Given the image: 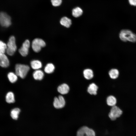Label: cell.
<instances>
[{"label": "cell", "instance_id": "cell-19", "mask_svg": "<svg viewBox=\"0 0 136 136\" xmlns=\"http://www.w3.org/2000/svg\"><path fill=\"white\" fill-rule=\"evenodd\" d=\"M6 99V102L9 103H13L15 102L14 95L11 92H8L7 94Z\"/></svg>", "mask_w": 136, "mask_h": 136}, {"label": "cell", "instance_id": "cell-11", "mask_svg": "<svg viewBox=\"0 0 136 136\" xmlns=\"http://www.w3.org/2000/svg\"><path fill=\"white\" fill-rule=\"evenodd\" d=\"M70 89L69 86L66 84H63L59 85L57 88L58 92L62 94H67Z\"/></svg>", "mask_w": 136, "mask_h": 136}, {"label": "cell", "instance_id": "cell-4", "mask_svg": "<svg viewBox=\"0 0 136 136\" xmlns=\"http://www.w3.org/2000/svg\"><path fill=\"white\" fill-rule=\"evenodd\" d=\"M122 113V110L119 107L115 105L112 107L108 116L111 120L114 121L120 117Z\"/></svg>", "mask_w": 136, "mask_h": 136}, {"label": "cell", "instance_id": "cell-8", "mask_svg": "<svg viewBox=\"0 0 136 136\" xmlns=\"http://www.w3.org/2000/svg\"><path fill=\"white\" fill-rule=\"evenodd\" d=\"M65 105L64 98L61 95H59L58 97H55L54 99L53 105L56 109L61 108L63 107Z\"/></svg>", "mask_w": 136, "mask_h": 136}, {"label": "cell", "instance_id": "cell-3", "mask_svg": "<svg viewBox=\"0 0 136 136\" xmlns=\"http://www.w3.org/2000/svg\"><path fill=\"white\" fill-rule=\"evenodd\" d=\"M7 46L6 50L7 53L10 56L13 55L17 49L15 38L14 36H12L10 37Z\"/></svg>", "mask_w": 136, "mask_h": 136}, {"label": "cell", "instance_id": "cell-2", "mask_svg": "<svg viewBox=\"0 0 136 136\" xmlns=\"http://www.w3.org/2000/svg\"><path fill=\"white\" fill-rule=\"evenodd\" d=\"M30 68L27 65L17 64L15 66L16 74L22 78H24L29 71Z\"/></svg>", "mask_w": 136, "mask_h": 136}, {"label": "cell", "instance_id": "cell-26", "mask_svg": "<svg viewBox=\"0 0 136 136\" xmlns=\"http://www.w3.org/2000/svg\"><path fill=\"white\" fill-rule=\"evenodd\" d=\"M129 4L131 6H136V0H128Z\"/></svg>", "mask_w": 136, "mask_h": 136}, {"label": "cell", "instance_id": "cell-25", "mask_svg": "<svg viewBox=\"0 0 136 136\" xmlns=\"http://www.w3.org/2000/svg\"><path fill=\"white\" fill-rule=\"evenodd\" d=\"M52 5L56 7L60 6L61 4L62 0H51Z\"/></svg>", "mask_w": 136, "mask_h": 136}, {"label": "cell", "instance_id": "cell-15", "mask_svg": "<svg viewBox=\"0 0 136 136\" xmlns=\"http://www.w3.org/2000/svg\"><path fill=\"white\" fill-rule=\"evenodd\" d=\"M43 72L40 70H36L34 72L33 76L34 79L36 80H41L44 76Z\"/></svg>", "mask_w": 136, "mask_h": 136}, {"label": "cell", "instance_id": "cell-18", "mask_svg": "<svg viewBox=\"0 0 136 136\" xmlns=\"http://www.w3.org/2000/svg\"><path fill=\"white\" fill-rule=\"evenodd\" d=\"M84 77L87 80L92 79L93 76V72L90 69H86L83 72Z\"/></svg>", "mask_w": 136, "mask_h": 136}, {"label": "cell", "instance_id": "cell-7", "mask_svg": "<svg viewBox=\"0 0 136 136\" xmlns=\"http://www.w3.org/2000/svg\"><path fill=\"white\" fill-rule=\"evenodd\" d=\"M77 136H95V133L92 129L84 126L80 128L78 131Z\"/></svg>", "mask_w": 136, "mask_h": 136}, {"label": "cell", "instance_id": "cell-21", "mask_svg": "<svg viewBox=\"0 0 136 136\" xmlns=\"http://www.w3.org/2000/svg\"><path fill=\"white\" fill-rule=\"evenodd\" d=\"M20 111V109L18 108L13 109L11 112V117L14 119H17Z\"/></svg>", "mask_w": 136, "mask_h": 136}, {"label": "cell", "instance_id": "cell-23", "mask_svg": "<svg viewBox=\"0 0 136 136\" xmlns=\"http://www.w3.org/2000/svg\"><path fill=\"white\" fill-rule=\"evenodd\" d=\"M17 75L13 72L9 73L8 75V77L9 81L11 83H14L17 79Z\"/></svg>", "mask_w": 136, "mask_h": 136}, {"label": "cell", "instance_id": "cell-5", "mask_svg": "<svg viewBox=\"0 0 136 136\" xmlns=\"http://www.w3.org/2000/svg\"><path fill=\"white\" fill-rule=\"evenodd\" d=\"M46 43L42 39L39 38L35 39L32 41L31 44L32 48L36 52H39L42 48L45 46Z\"/></svg>", "mask_w": 136, "mask_h": 136}, {"label": "cell", "instance_id": "cell-16", "mask_svg": "<svg viewBox=\"0 0 136 136\" xmlns=\"http://www.w3.org/2000/svg\"><path fill=\"white\" fill-rule=\"evenodd\" d=\"M109 74L110 77L111 79H115L118 77L119 72L117 69H112L109 71Z\"/></svg>", "mask_w": 136, "mask_h": 136}, {"label": "cell", "instance_id": "cell-14", "mask_svg": "<svg viewBox=\"0 0 136 136\" xmlns=\"http://www.w3.org/2000/svg\"><path fill=\"white\" fill-rule=\"evenodd\" d=\"M60 23L62 25L66 27L69 28L72 24V21L70 19L66 17H64L61 19Z\"/></svg>", "mask_w": 136, "mask_h": 136}, {"label": "cell", "instance_id": "cell-12", "mask_svg": "<svg viewBox=\"0 0 136 136\" xmlns=\"http://www.w3.org/2000/svg\"><path fill=\"white\" fill-rule=\"evenodd\" d=\"M98 87L95 83H92L90 84L87 89L88 92L90 94L96 95L97 93Z\"/></svg>", "mask_w": 136, "mask_h": 136}, {"label": "cell", "instance_id": "cell-22", "mask_svg": "<svg viewBox=\"0 0 136 136\" xmlns=\"http://www.w3.org/2000/svg\"><path fill=\"white\" fill-rule=\"evenodd\" d=\"M55 69L54 65L52 63L47 64L44 68L45 72L48 74H50L53 73Z\"/></svg>", "mask_w": 136, "mask_h": 136}, {"label": "cell", "instance_id": "cell-13", "mask_svg": "<svg viewBox=\"0 0 136 136\" xmlns=\"http://www.w3.org/2000/svg\"><path fill=\"white\" fill-rule=\"evenodd\" d=\"M106 102L108 106L112 107L116 105L117 103V100L114 96L110 95L107 97Z\"/></svg>", "mask_w": 136, "mask_h": 136}, {"label": "cell", "instance_id": "cell-6", "mask_svg": "<svg viewBox=\"0 0 136 136\" xmlns=\"http://www.w3.org/2000/svg\"><path fill=\"white\" fill-rule=\"evenodd\" d=\"M0 23L3 27L9 26L11 24L10 16L6 13L1 12L0 13Z\"/></svg>", "mask_w": 136, "mask_h": 136}, {"label": "cell", "instance_id": "cell-20", "mask_svg": "<svg viewBox=\"0 0 136 136\" xmlns=\"http://www.w3.org/2000/svg\"><path fill=\"white\" fill-rule=\"evenodd\" d=\"M83 12L82 10L79 7H77L74 9L72 11V14L75 17L80 16Z\"/></svg>", "mask_w": 136, "mask_h": 136}, {"label": "cell", "instance_id": "cell-9", "mask_svg": "<svg viewBox=\"0 0 136 136\" xmlns=\"http://www.w3.org/2000/svg\"><path fill=\"white\" fill-rule=\"evenodd\" d=\"M30 43L28 40H26L23 43L22 47L19 50L20 54L23 56H26L28 54Z\"/></svg>", "mask_w": 136, "mask_h": 136}, {"label": "cell", "instance_id": "cell-1", "mask_svg": "<svg viewBox=\"0 0 136 136\" xmlns=\"http://www.w3.org/2000/svg\"><path fill=\"white\" fill-rule=\"evenodd\" d=\"M119 37L123 42L129 41L132 43L136 42V35L128 29L121 30L119 34Z\"/></svg>", "mask_w": 136, "mask_h": 136}, {"label": "cell", "instance_id": "cell-17", "mask_svg": "<svg viewBox=\"0 0 136 136\" xmlns=\"http://www.w3.org/2000/svg\"><path fill=\"white\" fill-rule=\"evenodd\" d=\"M31 67L34 70H38L41 68L42 66L41 62L38 60H34L30 62Z\"/></svg>", "mask_w": 136, "mask_h": 136}, {"label": "cell", "instance_id": "cell-10", "mask_svg": "<svg viewBox=\"0 0 136 136\" xmlns=\"http://www.w3.org/2000/svg\"><path fill=\"white\" fill-rule=\"evenodd\" d=\"M9 60L7 56L4 54H0V65L3 67H7L9 65Z\"/></svg>", "mask_w": 136, "mask_h": 136}, {"label": "cell", "instance_id": "cell-24", "mask_svg": "<svg viewBox=\"0 0 136 136\" xmlns=\"http://www.w3.org/2000/svg\"><path fill=\"white\" fill-rule=\"evenodd\" d=\"M7 48V45L2 41H1L0 42V53L4 54Z\"/></svg>", "mask_w": 136, "mask_h": 136}]
</instances>
